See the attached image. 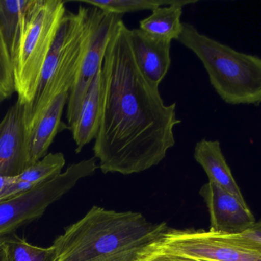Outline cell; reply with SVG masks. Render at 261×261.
<instances>
[{
	"instance_id": "obj_1",
	"label": "cell",
	"mask_w": 261,
	"mask_h": 261,
	"mask_svg": "<svg viewBox=\"0 0 261 261\" xmlns=\"http://www.w3.org/2000/svg\"><path fill=\"white\" fill-rule=\"evenodd\" d=\"M176 103L138 68L122 18L115 26L102 66V103L93 151L104 174L128 175L159 165L176 144Z\"/></svg>"
},
{
	"instance_id": "obj_2",
	"label": "cell",
	"mask_w": 261,
	"mask_h": 261,
	"mask_svg": "<svg viewBox=\"0 0 261 261\" xmlns=\"http://www.w3.org/2000/svg\"><path fill=\"white\" fill-rule=\"evenodd\" d=\"M168 229L165 222L151 223L139 212L93 206L55 239V261H134Z\"/></svg>"
},
{
	"instance_id": "obj_3",
	"label": "cell",
	"mask_w": 261,
	"mask_h": 261,
	"mask_svg": "<svg viewBox=\"0 0 261 261\" xmlns=\"http://www.w3.org/2000/svg\"><path fill=\"white\" fill-rule=\"evenodd\" d=\"M200 60L210 83L222 101L231 105L261 104V58L238 52L182 23L177 40Z\"/></svg>"
},
{
	"instance_id": "obj_4",
	"label": "cell",
	"mask_w": 261,
	"mask_h": 261,
	"mask_svg": "<svg viewBox=\"0 0 261 261\" xmlns=\"http://www.w3.org/2000/svg\"><path fill=\"white\" fill-rule=\"evenodd\" d=\"M90 6L66 12L43 67L33 100L24 105L26 134L61 93L70 92L85 44Z\"/></svg>"
},
{
	"instance_id": "obj_5",
	"label": "cell",
	"mask_w": 261,
	"mask_h": 261,
	"mask_svg": "<svg viewBox=\"0 0 261 261\" xmlns=\"http://www.w3.org/2000/svg\"><path fill=\"white\" fill-rule=\"evenodd\" d=\"M67 9L61 0H28L14 58V84L20 102L33 100L41 72Z\"/></svg>"
},
{
	"instance_id": "obj_6",
	"label": "cell",
	"mask_w": 261,
	"mask_h": 261,
	"mask_svg": "<svg viewBox=\"0 0 261 261\" xmlns=\"http://www.w3.org/2000/svg\"><path fill=\"white\" fill-rule=\"evenodd\" d=\"M98 169L93 157L73 163L53 179L32 189L0 199V238L41 217L47 208L61 199L83 178Z\"/></svg>"
},
{
	"instance_id": "obj_7",
	"label": "cell",
	"mask_w": 261,
	"mask_h": 261,
	"mask_svg": "<svg viewBox=\"0 0 261 261\" xmlns=\"http://www.w3.org/2000/svg\"><path fill=\"white\" fill-rule=\"evenodd\" d=\"M176 254L204 261H261V245L242 234L168 229L156 242Z\"/></svg>"
},
{
	"instance_id": "obj_8",
	"label": "cell",
	"mask_w": 261,
	"mask_h": 261,
	"mask_svg": "<svg viewBox=\"0 0 261 261\" xmlns=\"http://www.w3.org/2000/svg\"><path fill=\"white\" fill-rule=\"evenodd\" d=\"M121 18L122 15L90 6L85 44L67 101L68 127L76 121L89 87L102 67L113 29Z\"/></svg>"
},
{
	"instance_id": "obj_9",
	"label": "cell",
	"mask_w": 261,
	"mask_h": 261,
	"mask_svg": "<svg viewBox=\"0 0 261 261\" xmlns=\"http://www.w3.org/2000/svg\"><path fill=\"white\" fill-rule=\"evenodd\" d=\"M199 194L206 204L210 216V231L221 234H242L256 223L246 202L219 185L208 182Z\"/></svg>"
},
{
	"instance_id": "obj_10",
	"label": "cell",
	"mask_w": 261,
	"mask_h": 261,
	"mask_svg": "<svg viewBox=\"0 0 261 261\" xmlns=\"http://www.w3.org/2000/svg\"><path fill=\"white\" fill-rule=\"evenodd\" d=\"M27 167L24 104L18 100L0 122V175L16 177Z\"/></svg>"
},
{
	"instance_id": "obj_11",
	"label": "cell",
	"mask_w": 261,
	"mask_h": 261,
	"mask_svg": "<svg viewBox=\"0 0 261 261\" xmlns=\"http://www.w3.org/2000/svg\"><path fill=\"white\" fill-rule=\"evenodd\" d=\"M130 41L138 68L150 84L159 87L171 65V41L150 36L140 29H130Z\"/></svg>"
},
{
	"instance_id": "obj_12",
	"label": "cell",
	"mask_w": 261,
	"mask_h": 261,
	"mask_svg": "<svg viewBox=\"0 0 261 261\" xmlns=\"http://www.w3.org/2000/svg\"><path fill=\"white\" fill-rule=\"evenodd\" d=\"M69 95L70 92H64L56 97L26 134L29 167L47 154L49 147L61 130L69 129L61 121Z\"/></svg>"
},
{
	"instance_id": "obj_13",
	"label": "cell",
	"mask_w": 261,
	"mask_h": 261,
	"mask_svg": "<svg viewBox=\"0 0 261 261\" xmlns=\"http://www.w3.org/2000/svg\"><path fill=\"white\" fill-rule=\"evenodd\" d=\"M102 103V67L93 78L81 106L79 114L69 130L76 144V153L95 139L99 130Z\"/></svg>"
},
{
	"instance_id": "obj_14",
	"label": "cell",
	"mask_w": 261,
	"mask_h": 261,
	"mask_svg": "<svg viewBox=\"0 0 261 261\" xmlns=\"http://www.w3.org/2000/svg\"><path fill=\"white\" fill-rule=\"evenodd\" d=\"M194 159L206 173L208 182L222 187L246 202L222 153L220 142L201 139L195 146Z\"/></svg>"
},
{
	"instance_id": "obj_15",
	"label": "cell",
	"mask_w": 261,
	"mask_h": 261,
	"mask_svg": "<svg viewBox=\"0 0 261 261\" xmlns=\"http://www.w3.org/2000/svg\"><path fill=\"white\" fill-rule=\"evenodd\" d=\"M66 160L62 153H47L42 159L29 165L5 192L0 199L29 191L62 173Z\"/></svg>"
},
{
	"instance_id": "obj_16",
	"label": "cell",
	"mask_w": 261,
	"mask_h": 261,
	"mask_svg": "<svg viewBox=\"0 0 261 261\" xmlns=\"http://www.w3.org/2000/svg\"><path fill=\"white\" fill-rule=\"evenodd\" d=\"M194 1L178 0L168 6H161L152 11L147 18L141 20L139 29L150 36L171 41H177L182 31L181 16L182 7Z\"/></svg>"
},
{
	"instance_id": "obj_17",
	"label": "cell",
	"mask_w": 261,
	"mask_h": 261,
	"mask_svg": "<svg viewBox=\"0 0 261 261\" xmlns=\"http://www.w3.org/2000/svg\"><path fill=\"white\" fill-rule=\"evenodd\" d=\"M27 3L28 0H0V29L12 61L18 48L23 12Z\"/></svg>"
},
{
	"instance_id": "obj_18",
	"label": "cell",
	"mask_w": 261,
	"mask_h": 261,
	"mask_svg": "<svg viewBox=\"0 0 261 261\" xmlns=\"http://www.w3.org/2000/svg\"><path fill=\"white\" fill-rule=\"evenodd\" d=\"M3 245L6 250V261L56 260L53 245L49 248L35 246L15 234L4 237Z\"/></svg>"
},
{
	"instance_id": "obj_19",
	"label": "cell",
	"mask_w": 261,
	"mask_h": 261,
	"mask_svg": "<svg viewBox=\"0 0 261 261\" xmlns=\"http://www.w3.org/2000/svg\"><path fill=\"white\" fill-rule=\"evenodd\" d=\"M174 1H161V0H86L83 3L97 8L103 12L115 15H122L129 12L141 10L153 11L161 6L173 4Z\"/></svg>"
},
{
	"instance_id": "obj_20",
	"label": "cell",
	"mask_w": 261,
	"mask_h": 261,
	"mask_svg": "<svg viewBox=\"0 0 261 261\" xmlns=\"http://www.w3.org/2000/svg\"><path fill=\"white\" fill-rule=\"evenodd\" d=\"M134 261H204L190 258L163 248L154 242L138 253Z\"/></svg>"
},
{
	"instance_id": "obj_21",
	"label": "cell",
	"mask_w": 261,
	"mask_h": 261,
	"mask_svg": "<svg viewBox=\"0 0 261 261\" xmlns=\"http://www.w3.org/2000/svg\"><path fill=\"white\" fill-rule=\"evenodd\" d=\"M242 235L261 245V220L256 222L250 229L245 231Z\"/></svg>"
},
{
	"instance_id": "obj_22",
	"label": "cell",
	"mask_w": 261,
	"mask_h": 261,
	"mask_svg": "<svg viewBox=\"0 0 261 261\" xmlns=\"http://www.w3.org/2000/svg\"><path fill=\"white\" fill-rule=\"evenodd\" d=\"M15 181V177L5 176L0 175V199L3 197L5 192L8 189L9 186Z\"/></svg>"
},
{
	"instance_id": "obj_23",
	"label": "cell",
	"mask_w": 261,
	"mask_h": 261,
	"mask_svg": "<svg viewBox=\"0 0 261 261\" xmlns=\"http://www.w3.org/2000/svg\"><path fill=\"white\" fill-rule=\"evenodd\" d=\"M0 261H6V252L3 244L0 246Z\"/></svg>"
},
{
	"instance_id": "obj_24",
	"label": "cell",
	"mask_w": 261,
	"mask_h": 261,
	"mask_svg": "<svg viewBox=\"0 0 261 261\" xmlns=\"http://www.w3.org/2000/svg\"><path fill=\"white\" fill-rule=\"evenodd\" d=\"M3 239H4V237H3V238H0V246H1L2 244H3Z\"/></svg>"
}]
</instances>
